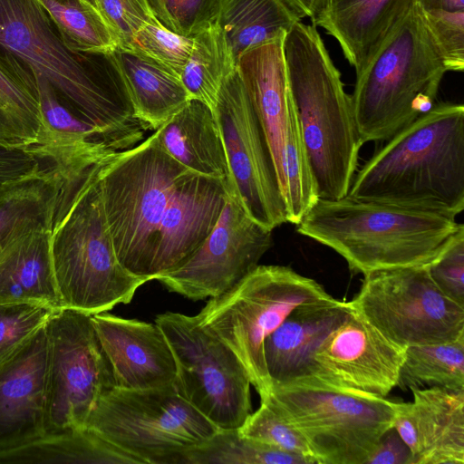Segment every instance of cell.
<instances>
[{"label":"cell","mask_w":464,"mask_h":464,"mask_svg":"<svg viewBox=\"0 0 464 464\" xmlns=\"http://www.w3.org/2000/svg\"><path fill=\"white\" fill-rule=\"evenodd\" d=\"M404 350L353 309L316 348L312 379L304 385L385 397L396 387Z\"/></svg>","instance_id":"16"},{"label":"cell","mask_w":464,"mask_h":464,"mask_svg":"<svg viewBox=\"0 0 464 464\" xmlns=\"http://www.w3.org/2000/svg\"><path fill=\"white\" fill-rule=\"evenodd\" d=\"M154 17L169 30L193 38L218 21L221 0H146Z\"/></svg>","instance_id":"37"},{"label":"cell","mask_w":464,"mask_h":464,"mask_svg":"<svg viewBox=\"0 0 464 464\" xmlns=\"http://www.w3.org/2000/svg\"><path fill=\"white\" fill-rule=\"evenodd\" d=\"M448 213L354 198L317 200L296 231L339 254L354 274L427 264L459 228Z\"/></svg>","instance_id":"5"},{"label":"cell","mask_w":464,"mask_h":464,"mask_svg":"<svg viewBox=\"0 0 464 464\" xmlns=\"http://www.w3.org/2000/svg\"><path fill=\"white\" fill-rule=\"evenodd\" d=\"M415 0H331L320 23L359 74Z\"/></svg>","instance_id":"22"},{"label":"cell","mask_w":464,"mask_h":464,"mask_svg":"<svg viewBox=\"0 0 464 464\" xmlns=\"http://www.w3.org/2000/svg\"><path fill=\"white\" fill-rule=\"evenodd\" d=\"M65 44L84 53L111 54L119 41L90 0H38Z\"/></svg>","instance_id":"31"},{"label":"cell","mask_w":464,"mask_h":464,"mask_svg":"<svg viewBox=\"0 0 464 464\" xmlns=\"http://www.w3.org/2000/svg\"><path fill=\"white\" fill-rule=\"evenodd\" d=\"M54 309L31 303H0V366L44 327Z\"/></svg>","instance_id":"36"},{"label":"cell","mask_w":464,"mask_h":464,"mask_svg":"<svg viewBox=\"0 0 464 464\" xmlns=\"http://www.w3.org/2000/svg\"><path fill=\"white\" fill-rule=\"evenodd\" d=\"M398 402L393 429L410 449L411 464H464V391L429 387Z\"/></svg>","instance_id":"18"},{"label":"cell","mask_w":464,"mask_h":464,"mask_svg":"<svg viewBox=\"0 0 464 464\" xmlns=\"http://www.w3.org/2000/svg\"><path fill=\"white\" fill-rule=\"evenodd\" d=\"M285 4L302 20L307 17L312 24L319 26L325 16L331 0H283Z\"/></svg>","instance_id":"43"},{"label":"cell","mask_w":464,"mask_h":464,"mask_svg":"<svg viewBox=\"0 0 464 464\" xmlns=\"http://www.w3.org/2000/svg\"><path fill=\"white\" fill-rule=\"evenodd\" d=\"M85 427L140 464H179L186 452L218 430L173 384L112 388L99 399Z\"/></svg>","instance_id":"9"},{"label":"cell","mask_w":464,"mask_h":464,"mask_svg":"<svg viewBox=\"0 0 464 464\" xmlns=\"http://www.w3.org/2000/svg\"><path fill=\"white\" fill-rule=\"evenodd\" d=\"M425 266L439 289L450 300L464 307L463 224Z\"/></svg>","instance_id":"38"},{"label":"cell","mask_w":464,"mask_h":464,"mask_svg":"<svg viewBox=\"0 0 464 464\" xmlns=\"http://www.w3.org/2000/svg\"><path fill=\"white\" fill-rule=\"evenodd\" d=\"M92 322L111 367L113 387L143 390L174 384L176 363L160 327L108 312Z\"/></svg>","instance_id":"17"},{"label":"cell","mask_w":464,"mask_h":464,"mask_svg":"<svg viewBox=\"0 0 464 464\" xmlns=\"http://www.w3.org/2000/svg\"><path fill=\"white\" fill-rule=\"evenodd\" d=\"M0 63L38 96L36 77L120 150L150 128L134 112L113 54L71 50L38 0H0Z\"/></svg>","instance_id":"1"},{"label":"cell","mask_w":464,"mask_h":464,"mask_svg":"<svg viewBox=\"0 0 464 464\" xmlns=\"http://www.w3.org/2000/svg\"><path fill=\"white\" fill-rule=\"evenodd\" d=\"M106 158L65 169L49 237L62 308L91 315L129 304L148 282L130 273L117 257L98 178Z\"/></svg>","instance_id":"3"},{"label":"cell","mask_w":464,"mask_h":464,"mask_svg":"<svg viewBox=\"0 0 464 464\" xmlns=\"http://www.w3.org/2000/svg\"><path fill=\"white\" fill-rule=\"evenodd\" d=\"M350 302L387 339L404 349L464 337V307L439 289L425 265L363 275Z\"/></svg>","instance_id":"12"},{"label":"cell","mask_w":464,"mask_h":464,"mask_svg":"<svg viewBox=\"0 0 464 464\" xmlns=\"http://www.w3.org/2000/svg\"><path fill=\"white\" fill-rule=\"evenodd\" d=\"M44 327L0 366V451L44 434Z\"/></svg>","instance_id":"21"},{"label":"cell","mask_w":464,"mask_h":464,"mask_svg":"<svg viewBox=\"0 0 464 464\" xmlns=\"http://www.w3.org/2000/svg\"><path fill=\"white\" fill-rule=\"evenodd\" d=\"M396 386L403 391L429 387L464 391V337L406 347Z\"/></svg>","instance_id":"30"},{"label":"cell","mask_w":464,"mask_h":464,"mask_svg":"<svg viewBox=\"0 0 464 464\" xmlns=\"http://www.w3.org/2000/svg\"><path fill=\"white\" fill-rule=\"evenodd\" d=\"M136 117L157 130L191 99L179 75L130 50L112 53Z\"/></svg>","instance_id":"26"},{"label":"cell","mask_w":464,"mask_h":464,"mask_svg":"<svg viewBox=\"0 0 464 464\" xmlns=\"http://www.w3.org/2000/svg\"><path fill=\"white\" fill-rule=\"evenodd\" d=\"M214 113L228 164L227 195L270 230L286 223V204L274 160L237 68L225 79Z\"/></svg>","instance_id":"14"},{"label":"cell","mask_w":464,"mask_h":464,"mask_svg":"<svg viewBox=\"0 0 464 464\" xmlns=\"http://www.w3.org/2000/svg\"><path fill=\"white\" fill-rule=\"evenodd\" d=\"M140 464L88 428L44 434L0 451V464Z\"/></svg>","instance_id":"27"},{"label":"cell","mask_w":464,"mask_h":464,"mask_svg":"<svg viewBox=\"0 0 464 464\" xmlns=\"http://www.w3.org/2000/svg\"><path fill=\"white\" fill-rule=\"evenodd\" d=\"M301 19L283 0H221L218 24L236 58L286 34Z\"/></svg>","instance_id":"28"},{"label":"cell","mask_w":464,"mask_h":464,"mask_svg":"<svg viewBox=\"0 0 464 464\" xmlns=\"http://www.w3.org/2000/svg\"><path fill=\"white\" fill-rule=\"evenodd\" d=\"M411 458L410 449L392 427L382 436L366 464H411Z\"/></svg>","instance_id":"42"},{"label":"cell","mask_w":464,"mask_h":464,"mask_svg":"<svg viewBox=\"0 0 464 464\" xmlns=\"http://www.w3.org/2000/svg\"><path fill=\"white\" fill-rule=\"evenodd\" d=\"M44 330V434L85 428L99 399L114 388L92 315L60 308L53 312Z\"/></svg>","instance_id":"13"},{"label":"cell","mask_w":464,"mask_h":464,"mask_svg":"<svg viewBox=\"0 0 464 464\" xmlns=\"http://www.w3.org/2000/svg\"><path fill=\"white\" fill-rule=\"evenodd\" d=\"M331 295L315 280L283 266H257L196 315L246 369L260 400L271 392L264 344L299 305Z\"/></svg>","instance_id":"8"},{"label":"cell","mask_w":464,"mask_h":464,"mask_svg":"<svg viewBox=\"0 0 464 464\" xmlns=\"http://www.w3.org/2000/svg\"><path fill=\"white\" fill-rule=\"evenodd\" d=\"M90 1H92V2L93 3V0H90ZM93 4H94V3H93Z\"/></svg>","instance_id":"44"},{"label":"cell","mask_w":464,"mask_h":464,"mask_svg":"<svg viewBox=\"0 0 464 464\" xmlns=\"http://www.w3.org/2000/svg\"><path fill=\"white\" fill-rule=\"evenodd\" d=\"M237 430L245 437L303 456L316 464L305 440L271 394L260 400L259 408L250 413Z\"/></svg>","instance_id":"34"},{"label":"cell","mask_w":464,"mask_h":464,"mask_svg":"<svg viewBox=\"0 0 464 464\" xmlns=\"http://www.w3.org/2000/svg\"><path fill=\"white\" fill-rule=\"evenodd\" d=\"M64 177L50 163L0 185V252L24 231L51 227Z\"/></svg>","instance_id":"25"},{"label":"cell","mask_w":464,"mask_h":464,"mask_svg":"<svg viewBox=\"0 0 464 464\" xmlns=\"http://www.w3.org/2000/svg\"><path fill=\"white\" fill-rule=\"evenodd\" d=\"M189 171L166 152L155 132L102 162L98 178L107 224L117 257L132 275L151 280L156 253Z\"/></svg>","instance_id":"7"},{"label":"cell","mask_w":464,"mask_h":464,"mask_svg":"<svg viewBox=\"0 0 464 464\" xmlns=\"http://www.w3.org/2000/svg\"><path fill=\"white\" fill-rule=\"evenodd\" d=\"M272 246V230L252 219L227 195L219 218L201 246L186 261L156 280L192 300L218 296L242 280Z\"/></svg>","instance_id":"15"},{"label":"cell","mask_w":464,"mask_h":464,"mask_svg":"<svg viewBox=\"0 0 464 464\" xmlns=\"http://www.w3.org/2000/svg\"><path fill=\"white\" fill-rule=\"evenodd\" d=\"M41 165L42 160L27 150L0 146V185Z\"/></svg>","instance_id":"41"},{"label":"cell","mask_w":464,"mask_h":464,"mask_svg":"<svg viewBox=\"0 0 464 464\" xmlns=\"http://www.w3.org/2000/svg\"><path fill=\"white\" fill-rule=\"evenodd\" d=\"M270 394L316 464H366L392 428L397 406L384 397L315 385L277 387Z\"/></svg>","instance_id":"10"},{"label":"cell","mask_w":464,"mask_h":464,"mask_svg":"<svg viewBox=\"0 0 464 464\" xmlns=\"http://www.w3.org/2000/svg\"><path fill=\"white\" fill-rule=\"evenodd\" d=\"M43 132L38 96L0 63V146L33 153Z\"/></svg>","instance_id":"32"},{"label":"cell","mask_w":464,"mask_h":464,"mask_svg":"<svg viewBox=\"0 0 464 464\" xmlns=\"http://www.w3.org/2000/svg\"><path fill=\"white\" fill-rule=\"evenodd\" d=\"M179 464H312L308 459L241 435L218 430L186 452Z\"/></svg>","instance_id":"33"},{"label":"cell","mask_w":464,"mask_h":464,"mask_svg":"<svg viewBox=\"0 0 464 464\" xmlns=\"http://www.w3.org/2000/svg\"><path fill=\"white\" fill-rule=\"evenodd\" d=\"M237 68V58L216 23L193 37L189 57L180 79L191 99L198 100L214 111L218 92Z\"/></svg>","instance_id":"29"},{"label":"cell","mask_w":464,"mask_h":464,"mask_svg":"<svg viewBox=\"0 0 464 464\" xmlns=\"http://www.w3.org/2000/svg\"><path fill=\"white\" fill-rule=\"evenodd\" d=\"M351 302L332 295L296 307L265 341L266 372L273 388L304 385L322 341L353 312Z\"/></svg>","instance_id":"19"},{"label":"cell","mask_w":464,"mask_h":464,"mask_svg":"<svg viewBox=\"0 0 464 464\" xmlns=\"http://www.w3.org/2000/svg\"><path fill=\"white\" fill-rule=\"evenodd\" d=\"M285 35L251 47L237 58L238 75L265 132L280 188L287 140L296 118L288 86Z\"/></svg>","instance_id":"20"},{"label":"cell","mask_w":464,"mask_h":464,"mask_svg":"<svg viewBox=\"0 0 464 464\" xmlns=\"http://www.w3.org/2000/svg\"><path fill=\"white\" fill-rule=\"evenodd\" d=\"M290 96L318 198L348 194L363 141L351 95L314 24L295 23L284 38Z\"/></svg>","instance_id":"4"},{"label":"cell","mask_w":464,"mask_h":464,"mask_svg":"<svg viewBox=\"0 0 464 464\" xmlns=\"http://www.w3.org/2000/svg\"><path fill=\"white\" fill-rule=\"evenodd\" d=\"M50 227L24 231L0 252V303L62 308L50 254Z\"/></svg>","instance_id":"24"},{"label":"cell","mask_w":464,"mask_h":464,"mask_svg":"<svg viewBox=\"0 0 464 464\" xmlns=\"http://www.w3.org/2000/svg\"><path fill=\"white\" fill-rule=\"evenodd\" d=\"M93 3L122 48L154 16L146 0H93Z\"/></svg>","instance_id":"39"},{"label":"cell","mask_w":464,"mask_h":464,"mask_svg":"<svg viewBox=\"0 0 464 464\" xmlns=\"http://www.w3.org/2000/svg\"><path fill=\"white\" fill-rule=\"evenodd\" d=\"M155 324L172 351L179 394L218 430L239 429L252 412L251 382L233 352L196 315L167 312Z\"/></svg>","instance_id":"11"},{"label":"cell","mask_w":464,"mask_h":464,"mask_svg":"<svg viewBox=\"0 0 464 464\" xmlns=\"http://www.w3.org/2000/svg\"><path fill=\"white\" fill-rule=\"evenodd\" d=\"M192 45L193 38L169 30L153 16L133 34L125 49L157 63L180 77Z\"/></svg>","instance_id":"35"},{"label":"cell","mask_w":464,"mask_h":464,"mask_svg":"<svg viewBox=\"0 0 464 464\" xmlns=\"http://www.w3.org/2000/svg\"><path fill=\"white\" fill-rule=\"evenodd\" d=\"M349 196L457 216L464 208V106L440 102L385 140Z\"/></svg>","instance_id":"2"},{"label":"cell","mask_w":464,"mask_h":464,"mask_svg":"<svg viewBox=\"0 0 464 464\" xmlns=\"http://www.w3.org/2000/svg\"><path fill=\"white\" fill-rule=\"evenodd\" d=\"M155 134L174 160L192 171L223 180L227 191L230 175L225 147L214 111L208 105L190 99Z\"/></svg>","instance_id":"23"},{"label":"cell","mask_w":464,"mask_h":464,"mask_svg":"<svg viewBox=\"0 0 464 464\" xmlns=\"http://www.w3.org/2000/svg\"><path fill=\"white\" fill-rule=\"evenodd\" d=\"M431 35L452 42L464 35V0H415Z\"/></svg>","instance_id":"40"},{"label":"cell","mask_w":464,"mask_h":464,"mask_svg":"<svg viewBox=\"0 0 464 464\" xmlns=\"http://www.w3.org/2000/svg\"><path fill=\"white\" fill-rule=\"evenodd\" d=\"M446 72L414 3L356 75L351 99L362 141H385L430 110Z\"/></svg>","instance_id":"6"}]
</instances>
